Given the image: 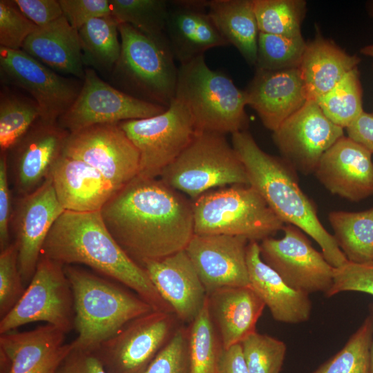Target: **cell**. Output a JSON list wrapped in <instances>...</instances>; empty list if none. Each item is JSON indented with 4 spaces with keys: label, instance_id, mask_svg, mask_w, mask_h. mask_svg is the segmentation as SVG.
<instances>
[{
    "label": "cell",
    "instance_id": "1",
    "mask_svg": "<svg viewBox=\"0 0 373 373\" xmlns=\"http://www.w3.org/2000/svg\"><path fill=\"white\" fill-rule=\"evenodd\" d=\"M100 213L116 242L141 267L185 249L194 234L192 202L160 179L137 176Z\"/></svg>",
    "mask_w": 373,
    "mask_h": 373
},
{
    "label": "cell",
    "instance_id": "2",
    "mask_svg": "<svg viewBox=\"0 0 373 373\" xmlns=\"http://www.w3.org/2000/svg\"><path fill=\"white\" fill-rule=\"evenodd\" d=\"M41 254L63 265H87L131 289L153 310L173 313L145 269L112 236L100 211H64L51 227Z\"/></svg>",
    "mask_w": 373,
    "mask_h": 373
},
{
    "label": "cell",
    "instance_id": "3",
    "mask_svg": "<svg viewBox=\"0 0 373 373\" xmlns=\"http://www.w3.org/2000/svg\"><path fill=\"white\" fill-rule=\"evenodd\" d=\"M232 146L245 167L249 184L277 216L312 237L334 267L344 265L345 256L321 222L314 202L301 190L296 171L283 158L262 151L247 131L232 134Z\"/></svg>",
    "mask_w": 373,
    "mask_h": 373
},
{
    "label": "cell",
    "instance_id": "4",
    "mask_svg": "<svg viewBox=\"0 0 373 373\" xmlns=\"http://www.w3.org/2000/svg\"><path fill=\"white\" fill-rule=\"evenodd\" d=\"M74 298L75 350L95 352L132 320L153 311L137 294L72 265H64Z\"/></svg>",
    "mask_w": 373,
    "mask_h": 373
},
{
    "label": "cell",
    "instance_id": "5",
    "mask_svg": "<svg viewBox=\"0 0 373 373\" xmlns=\"http://www.w3.org/2000/svg\"><path fill=\"white\" fill-rule=\"evenodd\" d=\"M174 98L188 108L197 131L224 135L246 131L245 90L224 73L211 69L204 55L178 68Z\"/></svg>",
    "mask_w": 373,
    "mask_h": 373
},
{
    "label": "cell",
    "instance_id": "6",
    "mask_svg": "<svg viewBox=\"0 0 373 373\" xmlns=\"http://www.w3.org/2000/svg\"><path fill=\"white\" fill-rule=\"evenodd\" d=\"M121 52L113 80L128 94L169 107L174 99L178 68L167 39L148 36L127 23L119 24Z\"/></svg>",
    "mask_w": 373,
    "mask_h": 373
},
{
    "label": "cell",
    "instance_id": "7",
    "mask_svg": "<svg viewBox=\"0 0 373 373\" xmlns=\"http://www.w3.org/2000/svg\"><path fill=\"white\" fill-rule=\"evenodd\" d=\"M192 204L195 234L238 236L258 242L285 224L250 184L211 190Z\"/></svg>",
    "mask_w": 373,
    "mask_h": 373
},
{
    "label": "cell",
    "instance_id": "8",
    "mask_svg": "<svg viewBox=\"0 0 373 373\" xmlns=\"http://www.w3.org/2000/svg\"><path fill=\"white\" fill-rule=\"evenodd\" d=\"M160 179L193 200L213 188L249 184L245 167L224 135L196 131Z\"/></svg>",
    "mask_w": 373,
    "mask_h": 373
},
{
    "label": "cell",
    "instance_id": "9",
    "mask_svg": "<svg viewBox=\"0 0 373 373\" xmlns=\"http://www.w3.org/2000/svg\"><path fill=\"white\" fill-rule=\"evenodd\" d=\"M74 298L64 265L41 255L36 271L15 307L0 321V334L33 322L66 334L74 328Z\"/></svg>",
    "mask_w": 373,
    "mask_h": 373
},
{
    "label": "cell",
    "instance_id": "10",
    "mask_svg": "<svg viewBox=\"0 0 373 373\" xmlns=\"http://www.w3.org/2000/svg\"><path fill=\"white\" fill-rule=\"evenodd\" d=\"M140 153L137 176L157 178L192 141L196 129L188 108L173 99L157 115L119 123Z\"/></svg>",
    "mask_w": 373,
    "mask_h": 373
},
{
    "label": "cell",
    "instance_id": "11",
    "mask_svg": "<svg viewBox=\"0 0 373 373\" xmlns=\"http://www.w3.org/2000/svg\"><path fill=\"white\" fill-rule=\"evenodd\" d=\"M173 313L152 311L128 323L93 352L108 373H143L178 327Z\"/></svg>",
    "mask_w": 373,
    "mask_h": 373
},
{
    "label": "cell",
    "instance_id": "12",
    "mask_svg": "<svg viewBox=\"0 0 373 373\" xmlns=\"http://www.w3.org/2000/svg\"><path fill=\"white\" fill-rule=\"evenodd\" d=\"M166 109L112 86L102 80L95 70L86 68L78 96L58 119L57 124L73 133L95 124L151 117Z\"/></svg>",
    "mask_w": 373,
    "mask_h": 373
},
{
    "label": "cell",
    "instance_id": "13",
    "mask_svg": "<svg viewBox=\"0 0 373 373\" xmlns=\"http://www.w3.org/2000/svg\"><path fill=\"white\" fill-rule=\"evenodd\" d=\"M62 155L93 166L117 191L139 173V151L119 123L95 124L69 133Z\"/></svg>",
    "mask_w": 373,
    "mask_h": 373
},
{
    "label": "cell",
    "instance_id": "14",
    "mask_svg": "<svg viewBox=\"0 0 373 373\" xmlns=\"http://www.w3.org/2000/svg\"><path fill=\"white\" fill-rule=\"evenodd\" d=\"M283 231V238L269 237L259 244L262 260L290 287L307 294H326L332 285L335 267L299 228L285 224Z\"/></svg>",
    "mask_w": 373,
    "mask_h": 373
},
{
    "label": "cell",
    "instance_id": "15",
    "mask_svg": "<svg viewBox=\"0 0 373 373\" xmlns=\"http://www.w3.org/2000/svg\"><path fill=\"white\" fill-rule=\"evenodd\" d=\"M0 77L6 86L27 92L38 104L40 119L57 123L79 95L82 84L58 75L22 50L0 46Z\"/></svg>",
    "mask_w": 373,
    "mask_h": 373
},
{
    "label": "cell",
    "instance_id": "16",
    "mask_svg": "<svg viewBox=\"0 0 373 373\" xmlns=\"http://www.w3.org/2000/svg\"><path fill=\"white\" fill-rule=\"evenodd\" d=\"M343 128L332 122L314 100H307L273 132L283 157L296 171L314 173L323 155L341 137Z\"/></svg>",
    "mask_w": 373,
    "mask_h": 373
},
{
    "label": "cell",
    "instance_id": "17",
    "mask_svg": "<svg viewBox=\"0 0 373 373\" xmlns=\"http://www.w3.org/2000/svg\"><path fill=\"white\" fill-rule=\"evenodd\" d=\"M50 176L32 193L20 196L12 213L18 266L26 287L30 282L48 234L64 211Z\"/></svg>",
    "mask_w": 373,
    "mask_h": 373
},
{
    "label": "cell",
    "instance_id": "18",
    "mask_svg": "<svg viewBox=\"0 0 373 373\" xmlns=\"http://www.w3.org/2000/svg\"><path fill=\"white\" fill-rule=\"evenodd\" d=\"M249 240L242 236L194 233L185 248L207 296L229 287H250L247 263Z\"/></svg>",
    "mask_w": 373,
    "mask_h": 373
},
{
    "label": "cell",
    "instance_id": "19",
    "mask_svg": "<svg viewBox=\"0 0 373 373\" xmlns=\"http://www.w3.org/2000/svg\"><path fill=\"white\" fill-rule=\"evenodd\" d=\"M68 134L57 123L39 119L9 149L15 186L20 196L35 191L50 176Z\"/></svg>",
    "mask_w": 373,
    "mask_h": 373
},
{
    "label": "cell",
    "instance_id": "20",
    "mask_svg": "<svg viewBox=\"0 0 373 373\" xmlns=\"http://www.w3.org/2000/svg\"><path fill=\"white\" fill-rule=\"evenodd\" d=\"M66 333L47 324L26 332L0 334L1 363L6 373H55L73 350Z\"/></svg>",
    "mask_w": 373,
    "mask_h": 373
},
{
    "label": "cell",
    "instance_id": "21",
    "mask_svg": "<svg viewBox=\"0 0 373 373\" xmlns=\"http://www.w3.org/2000/svg\"><path fill=\"white\" fill-rule=\"evenodd\" d=\"M314 174L330 193L352 202L373 195L372 153L348 136L323 155Z\"/></svg>",
    "mask_w": 373,
    "mask_h": 373
},
{
    "label": "cell",
    "instance_id": "22",
    "mask_svg": "<svg viewBox=\"0 0 373 373\" xmlns=\"http://www.w3.org/2000/svg\"><path fill=\"white\" fill-rule=\"evenodd\" d=\"M142 267L178 319L192 323L204 306L207 294L185 250L146 261Z\"/></svg>",
    "mask_w": 373,
    "mask_h": 373
},
{
    "label": "cell",
    "instance_id": "23",
    "mask_svg": "<svg viewBox=\"0 0 373 373\" xmlns=\"http://www.w3.org/2000/svg\"><path fill=\"white\" fill-rule=\"evenodd\" d=\"M245 92L247 105L256 111L263 125L273 132L307 102L299 68L256 69Z\"/></svg>",
    "mask_w": 373,
    "mask_h": 373
},
{
    "label": "cell",
    "instance_id": "24",
    "mask_svg": "<svg viewBox=\"0 0 373 373\" xmlns=\"http://www.w3.org/2000/svg\"><path fill=\"white\" fill-rule=\"evenodd\" d=\"M166 37L175 60L181 64L204 55L210 48L226 46L207 8L209 1H172Z\"/></svg>",
    "mask_w": 373,
    "mask_h": 373
},
{
    "label": "cell",
    "instance_id": "25",
    "mask_svg": "<svg viewBox=\"0 0 373 373\" xmlns=\"http://www.w3.org/2000/svg\"><path fill=\"white\" fill-rule=\"evenodd\" d=\"M57 199L65 211H100L118 191L97 169L61 155L50 175Z\"/></svg>",
    "mask_w": 373,
    "mask_h": 373
},
{
    "label": "cell",
    "instance_id": "26",
    "mask_svg": "<svg viewBox=\"0 0 373 373\" xmlns=\"http://www.w3.org/2000/svg\"><path fill=\"white\" fill-rule=\"evenodd\" d=\"M247 263L250 287L269 308L275 321L298 324L309 319L312 307L309 294L288 286L262 260L258 242H249Z\"/></svg>",
    "mask_w": 373,
    "mask_h": 373
},
{
    "label": "cell",
    "instance_id": "27",
    "mask_svg": "<svg viewBox=\"0 0 373 373\" xmlns=\"http://www.w3.org/2000/svg\"><path fill=\"white\" fill-rule=\"evenodd\" d=\"M212 321L224 349L240 344L256 331L266 307L251 287H229L207 296Z\"/></svg>",
    "mask_w": 373,
    "mask_h": 373
},
{
    "label": "cell",
    "instance_id": "28",
    "mask_svg": "<svg viewBox=\"0 0 373 373\" xmlns=\"http://www.w3.org/2000/svg\"><path fill=\"white\" fill-rule=\"evenodd\" d=\"M21 50L56 73L84 79L85 69L78 30L64 15L37 27L25 40Z\"/></svg>",
    "mask_w": 373,
    "mask_h": 373
},
{
    "label": "cell",
    "instance_id": "29",
    "mask_svg": "<svg viewBox=\"0 0 373 373\" xmlns=\"http://www.w3.org/2000/svg\"><path fill=\"white\" fill-rule=\"evenodd\" d=\"M361 59L350 55L334 42L318 35L307 43L299 66L307 100L316 101L329 91Z\"/></svg>",
    "mask_w": 373,
    "mask_h": 373
},
{
    "label": "cell",
    "instance_id": "30",
    "mask_svg": "<svg viewBox=\"0 0 373 373\" xmlns=\"http://www.w3.org/2000/svg\"><path fill=\"white\" fill-rule=\"evenodd\" d=\"M208 13L215 26L250 65L257 60L259 29L253 0H211Z\"/></svg>",
    "mask_w": 373,
    "mask_h": 373
},
{
    "label": "cell",
    "instance_id": "31",
    "mask_svg": "<svg viewBox=\"0 0 373 373\" xmlns=\"http://www.w3.org/2000/svg\"><path fill=\"white\" fill-rule=\"evenodd\" d=\"M84 66L111 73L121 52L119 23L112 15L91 19L78 30Z\"/></svg>",
    "mask_w": 373,
    "mask_h": 373
},
{
    "label": "cell",
    "instance_id": "32",
    "mask_svg": "<svg viewBox=\"0 0 373 373\" xmlns=\"http://www.w3.org/2000/svg\"><path fill=\"white\" fill-rule=\"evenodd\" d=\"M328 220L333 236L348 261L373 262V207L358 212L332 211Z\"/></svg>",
    "mask_w": 373,
    "mask_h": 373
},
{
    "label": "cell",
    "instance_id": "33",
    "mask_svg": "<svg viewBox=\"0 0 373 373\" xmlns=\"http://www.w3.org/2000/svg\"><path fill=\"white\" fill-rule=\"evenodd\" d=\"M188 331L191 373H219L224 348L210 314L208 299Z\"/></svg>",
    "mask_w": 373,
    "mask_h": 373
},
{
    "label": "cell",
    "instance_id": "34",
    "mask_svg": "<svg viewBox=\"0 0 373 373\" xmlns=\"http://www.w3.org/2000/svg\"><path fill=\"white\" fill-rule=\"evenodd\" d=\"M37 103L6 86L0 92V148L8 151L40 118Z\"/></svg>",
    "mask_w": 373,
    "mask_h": 373
},
{
    "label": "cell",
    "instance_id": "35",
    "mask_svg": "<svg viewBox=\"0 0 373 373\" xmlns=\"http://www.w3.org/2000/svg\"><path fill=\"white\" fill-rule=\"evenodd\" d=\"M316 102L324 115L334 124L343 128L351 125L364 111L358 68L350 71Z\"/></svg>",
    "mask_w": 373,
    "mask_h": 373
},
{
    "label": "cell",
    "instance_id": "36",
    "mask_svg": "<svg viewBox=\"0 0 373 373\" xmlns=\"http://www.w3.org/2000/svg\"><path fill=\"white\" fill-rule=\"evenodd\" d=\"M111 15L119 24L127 23L152 37L167 39L166 27L169 1L110 0Z\"/></svg>",
    "mask_w": 373,
    "mask_h": 373
},
{
    "label": "cell",
    "instance_id": "37",
    "mask_svg": "<svg viewBox=\"0 0 373 373\" xmlns=\"http://www.w3.org/2000/svg\"><path fill=\"white\" fill-rule=\"evenodd\" d=\"M260 32L287 36L300 35L306 12L303 0H253Z\"/></svg>",
    "mask_w": 373,
    "mask_h": 373
},
{
    "label": "cell",
    "instance_id": "38",
    "mask_svg": "<svg viewBox=\"0 0 373 373\" xmlns=\"http://www.w3.org/2000/svg\"><path fill=\"white\" fill-rule=\"evenodd\" d=\"M373 325L370 315L343 347L312 373H370Z\"/></svg>",
    "mask_w": 373,
    "mask_h": 373
},
{
    "label": "cell",
    "instance_id": "39",
    "mask_svg": "<svg viewBox=\"0 0 373 373\" xmlns=\"http://www.w3.org/2000/svg\"><path fill=\"white\" fill-rule=\"evenodd\" d=\"M306 46L302 35L287 36L260 32L256 68L269 70L298 68Z\"/></svg>",
    "mask_w": 373,
    "mask_h": 373
},
{
    "label": "cell",
    "instance_id": "40",
    "mask_svg": "<svg viewBox=\"0 0 373 373\" xmlns=\"http://www.w3.org/2000/svg\"><path fill=\"white\" fill-rule=\"evenodd\" d=\"M240 345L249 373L280 372L287 351L283 341L255 332Z\"/></svg>",
    "mask_w": 373,
    "mask_h": 373
},
{
    "label": "cell",
    "instance_id": "41",
    "mask_svg": "<svg viewBox=\"0 0 373 373\" xmlns=\"http://www.w3.org/2000/svg\"><path fill=\"white\" fill-rule=\"evenodd\" d=\"M18 266L17 243L11 242L0 253V317L5 316L25 291Z\"/></svg>",
    "mask_w": 373,
    "mask_h": 373
},
{
    "label": "cell",
    "instance_id": "42",
    "mask_svg": "<svg viewBox=\"0 0 373 373\" xmlns=\"http://www.w3.org/2000/svg\"><path fill=\"white\" fill-rule=\"evenodd\" d=\"M143 373H191L188 327L177 329Z\"/></svg>",
    "mask_w": 373,
    "mask_h": 373
},
{
    "label": "cell",
    "instance_id": "43",
    "mask_svg": "<svg viewBox=\"0 0 373 373\" xmlns=\"http://www.w3.org/2000/svg\"><path fill=\"white\" fill-rule=\"evenodd\" d=\"M37 27L21 12L14 0L0 1L1 47L21 50L25 40Z\"/></svg>",
    "mask_w": 373,
    "mask_h": 373
},
{
    "label": "cell",
    "instance_id": "44",
    "mask_svg": "<svg viewBox=\"0 0 373 373\" xmlns=\"http://www.w3.org/2000/svg\"><path fill=\"white\" fill-rule=\"evenodd\" d=\"M344 291H358L373 296V262L347 261L334 269L333 283L325 294L327 298Z\"/></svg>",
    "mask_w": 373,
    "mask_h": 373
},
{
    "label": "cell",
    "instance_id": "45",
    "mask_svg": "<svg viewBox=\"0 0 373 373\" xmlns=\"http://www.w3.org/2000/svg\"><path fill=\"white\" fill-rule=\"evenodd\" d=\"M63 15L77 30L91 19L111 15L110 0H59Z\"/></svg>",
    "mask_w": 373,
    "mask_h": 373
},
{
    "label": "cell",
    "instance_id": "46",
    "mask_svg": "<svg viewBox=\"0 0 373 373\" xmlns=\"http://www.w3.org/2000/svg\"><path fill=\"white\" fill-rule=\"evenodd\" d=\"M8 158L6 151L0 156V248L6 249L10 242V225L12 220L11 192L8 180Z\"/></svg>",
    "mask_w": 373,
    "mask_h": 373
},
{
    "label": "cell",
    "instance_id": "47",
    "mask_svg": "<svg viewBox=\"0 0 373 373\" xmlns=\"http://www.w3.org/2000/svg\"><path fill=\"white\" fill-rule=\"evenodd\" d=\"M21 12L38 27L63 15L59 0H14Z\"/></svg>",
    "mask_w": 373,
    "mask_h": 373
},
{
    "label": "cell",
    "instance_id": "48",
    "mask_svg": "<svg viewBox=\"0 0 373 373\" xmlns=\"http://www.w3.org/2000/svg\"><path fill=\"white\" fill-rule=\"evenodd\" d=\"M55 373H108L93 352L75 350L65 358Z\"/></svg>",
    "mask_w": 373,
    "mask_h": 373
},
{
    "label": "cell",
    "instance_id": "49",
    "mask_svg": "<svg viewBox=\"0 0 373 373\" xmlns=\"http://www.w3.org/2000/svg\"><path fill=\"white\" fill-rule=\"evenodd\" d=\"M347 129V136L373 153V115L363 111Z\"/></svg>",
    "mask_w": 373,
    "mask_h": 373
},
{
    "label": "cell",
    "instance_id": "50",
    "mask_svg": "<svg viewBox=\"0 0 373 373\" xmlns=\"http://www.w3.org/2000/svg\"><path fill=\"white\" fill-rule=\"evenodd\" d=\"M219 373H249L240 344L223 349Z\"/></svg>",
    "mask_w": 373,
    "mask_h": 373
},
{
    "label": "cell",
    "instance_id": "51",
    "mask_svg": "<svg viewBox=\"0 0 373 373\" xmlns=\"http://www.w3.org/2000/svg\"><path fill=\"white\" fill-rule=\"evenodd\" d=\"M370 314L372 321V325H373V304H371L370 305L369 309ZM370 373H373V339L370 347Z\"/></svg>",
    "mask_w": 373,
    "mask_h": 373
},
{
    "label": "cell",
    "instance_id": "52",
    "mask_svg": "<svg viewBox=\"0 0 373 373\" xmlns=\"http://www.w3.org/2000/svg\"><path fill=\"white\" fill-rule=\"evenodd\" d=\"M361 53L373 58V44L365 46L361 49Z\"/></svg>",
    "mask_w": 373,
    "mask_h": 373
},
{
    "label": "cell",
    "instance_id": "53",
    "mask_svg": "<svg viewBox=\"0 0 373 373\" xmlns=\"http://www.w3.org/2000/svg\"><path fill=\"white\" fill-rule=\"evenodd\" d=\"M369 12L370 15L373 17V1H371L370 3Z\"/></svg>",
    "mask_w": 373,
    "mask_h": 373
},
{
    "label": "cell",
    "instance_id": "54",
    "mask_svg": "<svg viewBox=\"0 0 373 373\" xmlns=\"http://www.w3.org/2000/svg\"><path fill=\"white\" fill-rule=\"evenodd\" d=\"M372 114L373 115V112H372Z\"/></svg>",
    "mask_w": 373,
    "mask_h": 373
}]
</instances>
